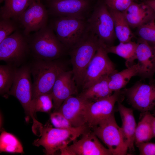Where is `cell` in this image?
Wrapping results in <instances>:
<instances>
[{
    "label": "cell",
    "mask_w": 155,
    "mask_h": 155,
    "mask_svg": "<svg viewBox=\"0 0 155 155\" xmlns=\"http://www.w3.org/2000/svg\"><path fill=\"white\" fill-rule=\"evenodd\" d=\"M27 36L30 52L36 59L56 60L61 57L67 49L50 26L46 25Z\"/></svg>",
    "instance_id": "obj_1"
},
{
    "label": "cell",
    "mask_w": 155,
    "mask_h": 155,
    "mask_svg": "<svg viewBox=\"0 0 155 155\" xmlns=\"http://www.w3.org/2000/svg\"><path fill=\"white\" fill-rule=\"evenodd\" d=\"M100 44L98 37L89 29L84 36L70 49L72 71L78 87L82 86L87 68Z\"/></svg>",
    "instance_id": "obj_2"
},
{
    "label": "cell",
    "mask_w": 155,
    "mask_h": 155,
    "mask_svg": "<svg viewBox=\"0 0 155 155\" xmlns=\"http://www.w3.org/2000/svg\"><path fill=\"white\" fill-rule=\"evenodd\" d=\"M88 128L86 125L67 129L53 128L47 125L43 127L40 137L34 140L33 144L37 147H43L46 154L54 155L57 151L88 131Z\"/></svg>",
    "instance_id": "obj_3"
},
{
    "label": "cell",
    "mask_w": 155,
    "mask_h": 155,
    "mask_svg": "<svg viewBox=\"0 0 155 155\" xmlns=\"http://www.w3.org/2000/svg\"><path fill=\"white\" fill-rule=\"evenodd\" d=\"M56 60L37 59L30 67L33 81L32 99L41 94L51 93L58 77L65 70L63 64Z\"/></svg>",
    "instance_id": "obj_4"
},
{
    "label": "cell",
    "mask_w": 155,
    "mask_h": 155,
    "mask_svg": "<svg viewBox=\"0 0 155 155\" xmlns=\"http://www.w3.org/2000/svg\"><path fill=\"white\" fill-rule=\"evenodd\" d=\"M87 21L89 30L96 35L105 46L112 45L116 37L114 21L102 0H97Z\"/></svg>",
    "instance_id": "obj_5"
},
{
    "label": "cell",
    "mask_w": 155,
    "mask_h": 155,
    "mask_svg": "<svg viewBox=\"0 0 155 155\" xmlns=\"http://www.w3.org/2000/svg\"><path fill=\"white\" fill-rule=\"evenodd\" d=\"M50 26L67 49L78 43L89 30L87 19L74 17H56Z\"/></svg>",
    "instance_id": "obj_6"
},
{
    "label": "cell",
    "mask_w": 155,
    "mask_h": 155,
    "mask_svg": "<svg viewBox=\"0 0 155 155\" xmlns=\"http://www.w3.org/2000/svg\"><path fill=\"white\" fill-rule=\"evenodd\" d=\"M30 67L22 66L16 69L15 78L8 93L16 97L23 107L26 115L33 120L32 128L36 129L42 125L35 118L32 109L33 96V83L32 82Z\"/></svg>",
    "instance_id": "obj_7"
},
{
    "label": "cell",
    "mask_w": 155,
    "mask_h": 155,
    "mask_svg": "<svg viewBox=\"0 0 155 155\" xmlns=\"http://www.w3.org/2000/svg\"><path fill=\"white\" fill-rule=\"evenodd\" d=\"M92 128L93 132L106 145L112 155L127 154L128 148L121 128L115 120L114 112Z\"/></svg>",
    "instance_id": "obj_8"
},
{
    "label": "cell",
    "mask_w": 155,
    "mask_h": 155,
    "mask_svg": "<svg viewBox=\"0 0 155 155\" xmlns=\"http://www.w3.org/2000/svg\"><path fill=\"white\" fill-rule=\"evenodd\" d=\"M30 52L28 38L18 29L0 42V60L14 66Z\"/></svg>",
    "instance_id": "obj_9"
},
{
    "label": "cell",
    "mask_w": 155,
    "mask_h": 155,
    "mask_svg": "<svg viewBox=\"0 0 155 155\" xmlns=\"http://www.w3.org/2000/svg\"><path fill=\"white\" fill-rule=\"evenodd\" d=\"M105 46L101 44L86 70L82 85L88 88L101 78L118 71L108 55Z\"/></svg>",
    "instance_id": "obj_10"
},
{
    "label": "cell",
    "mask_w": 155,
    "mask_h": 155,
    "mask_svg": "<svg viewBox=\"0 0 155 155\" xmlns=\"http://www.w3.org/2000/svg\"><path fill=\"white\" fill-rule=\"evenodd\" d=\"M95 0H49V14L55 17H70L86 19Z\"/></svg>",
    "instance_id": "obj_11"
},
{
    "label": "cell",
    "mask_w": 155,
    "mask_h": 155,
    "mask_svg": "<svg viewBox=\"0 0 155 155\" xmlns=\"http://www.w3.org/2000/svg\"><path fill=\"white\" fill-rule=\"evenodd\" d=\"M128 103L142 113L153 109L155 106V83L138 82L131 87L122 91Z\"/></svg>",
    "instance_id": "obj_12"
},
{
    "label": "cell",
    "mask_w": 155,
    "mask_h": 155,
    "mask_svg": "<svg viewBox=\"0 0 155 155\" xmlns=\"http://www.w3.org/2000/svg\"><path fill=\"white\" fill-rule=\"evenodd\" d=\"M124 95L121 90L114 92L111 96L89 104L86 113V124L93 128L114 112L115 103L122 102Z\"/></svg>",
    "instance_id": "obj_13"
},
{
    "label": "cell",
    "mask_w": 155,
    "mask_h": 155,
    "mask_svg": "<svg viewBox=\"0 0 155 155\" xmlns=\"http://www.w3.org/2000/svg\"><path fill=\"white\" fill-rule=\"evenodd\" d=\"M49 12L40 3L35 0L23 13L18 19L26 36L36 32L47 25Z\"/></svg>",
    "instance_id": "obj_14"
},
{
    "label": "cell",
    "mask_w": 155,
    "mask_h": 155,
    "mask_svg": "<svg viewBox=\"0 0 155 155\" xmlns=\"http://www.w3.org/2000/svg\"><path fill=\"white\" fill-rule=\"evenodd\" d=\"M90 102L79 96H71L63 102L57 111L66 118L73 127L86 125V114Z\"/></svg>",
    "instance_id": "obj_15"
},
{
    "label": "cell",
    "mask_w": 155,
    "mask_h": 155,
    "mask_svg": "<svg viewBox=\"0 0 155 155\" xmlns=\"http://www.w3.org/2000/svg\"><path fill=\"white\" fill-rule=\"evenodd\" d=\"M77 87L72 71L65 70L60 74L51 92L54 111L58 110L66 99L77 93Z\"/></svg>",
    "instance_id": "obj_16"
},
{
    "label": "cell",
    "mask_w": 155,
    "mask_h": 155,
    "mask_svg": "<svg viewBox=\"0 0 155 155\" xmlns=\"http://www.w3.org/2000/svg\"><path fill=\"white\" fill-rule=\"evenodd\" d=\"M82 137L68 146L72 155H111L108 148L100 142L93 132L88 131Z\"/></svg>",
    "instance_id": "obj_17"
},
{
    "label": "cell",
    "mask_w": 155,
    "mask_h": 155,
    "mask_svg": "<svg viewBox=\"0 0 155 155\" xmlns=\"http://www.w3.org/2000/svg\"><path fill=\"white\" fill-rule=\"evenodd\" d=\"M137 43V59L140 67L138 75L144 79H151L155 73V48L139 38Z\"/></svg>",
    "instance_id": "obj_18"
},
{
    "label": "cell",
    "mask_w": 155,
    "mask_h": 155,
    "mask_svg": "<svg viewBox=\"0 0 155 155\" xmlns=\"http://www.w3.org/2000/svg\"><path fill=\"white\" fill-rule=\"evenodd\" d=\"M131 28H137L151 20L155 18V13L144 1L133 2L122 12Z\"/></svg>",
    "instance_id": "obj_19"
},
{
    "label": "cell",
    "mask_w": 155,
    "mask_h": 155,
    "mask_svg": "<svg viewBox=\"0 0 155 155\" xmlns=\"http://www.w3.org/2000/svg\"><path fill=\"white\" fill-rule=\"evenodd\" d=\"M121 102H117V110L122 122L121 128L128 150L132 152L135 150L134 145L136 123L132 109L125 107L121 104Z\"/></svg>",
    "instance_id": "obj_20"
},
{
    "label": "cell",
    "mask_w": 155,
    "mask_h": 155,
    "mask_svg": "<svg viewBox=\"0 0 155 155\" xmlns=\"http://www.w3.org/2000/svg\"><path fill=\"white\" fill-rule=\"evenodd\" d=\"M109 76L102 78L88 88L83 90L78 96L92 102L111 96L113 92L108 86Z\"/></svg>",
    "instance_id": "obj_21"
},
{
    "label": "cell",
    "mask_w": 155,
    "mask_h": 155,
    "mask_svg": "<svg viewBox=\"0 0 155 155\" xmlns=\"http://www.w3.org/2000/svg\"><path fill=\"white\" fill-rule=\"evenodd\" d=\"M140 67L137 63L118 72L114 73L109 76L108 86L113 92L120 90L129 82L133 77L138 75Z\"/></svg>",
    "instance_id": "obj_22"
},
{
    "label": "cell",
    "mask_w": 155,
    "mask_h": 155,
    "mask_svg": "<svg viewBox=\"0 0 155 155\" xmlns=\"http://www.w3.org/2000/svg\"><path fill=\"white\" fill-rule=\"evenodd\" d=\"M35 0H3L1 7L0 17L18 21L20 16Z\"/></svg>",
    "instance_id": "obj_23"
},
{
    "label": "cell",
    "mask_w": 155,
    "mask_h": 155,
    "mask_svg": "<svg viewBox=\"0 0 155 155\" xmlns=\"http://www.w3.org/2000/svg\"><path fill=\"white\" fill-rule=\"evenodd\" d=\"M109 10L113 19L115 35L119 42H127L132 41L134 35L122 12Z\"/></svg>",
    "instance_id": "obj_24"
},
{
    "label": "cell",
    "mask_w": 155,
    "mask_h": 155,
    "mask_svg": "<svg viewBox=\"0 0 155 155\" xmlns=\"http://www.w3.org/2000/svg\"><path fill=\"white\" fill-rule=\"evenodd\" d=\"M137 42L131 41L120 42L117 45L106 46L105 48L108 53L115 54L124 59L126 66L128 67L134 64V61L137 59Z\"/></svg>",
    "instance_id": "obj_25"
},
{
    "label": "cell",
    "mask_w": 155,
    "mask_h": 155,
    "mask_svg": "<svg viewBox=\"0 0 155 155\" xmlns=\"http://www.w3.org/2000/svg\"><path fill=\"white\" fill-rule=\"evenodd\" d=\"M142 115L135 131L134 144L136 146L142 142H148L154 137L151 123L152 115L147 111L143 113Z\"/></svg>",
    "instance_id": "obj_26"
},
{
    "label": "cell",
    "mask_w": 155,
    "mask_h": 155,
    "mask_svg": "<svg viewBox=\"0 0 155 155\" xmlns=\"http://www.w3.org/2000/svg\"><path fill=\"white\" fill-rule=\"evenodd\" d=\"M0 151L13 153H24L22 145L14 135L3 131L0 135Z\"/></svg>",
    "instance_id": "obj_27"
},
{
    "label": "cell",
    "mask_w": 155,
    "mask_h": 155,
    "mask_svg": "<svg viewBox=\"0 0 155 155\" xmlns=\"http://www.w3.org/2000/svg\"><path fill=\"white\" fill-rule=\"evenodd\" d=\"M16 69L8 64L0 66V93L8 94L14 82Z\"/></svg>",
    "instance_id": "obj_28"
},
{
    "label": "cell",
    "mask_w": 155,
    "mask_h": 155,
    "mask_svg": "<svg viewBox=\"0 0 155 155\" xmlns=\"http://www.w3.org/2000/svg\"><path fill=\"white\" fill-rule=\"evenodd\" d=\"M136 33L138 38L147 43L155 48V18L137 28Z\"/></svg>",
    "instance_id": "obj_29"
},
{
    "label": "cell",
    "mask_w": 155,
    "mask_h": 155,
    "mask_svg": "<svg viewBox=\"0 0 155 155\" xmlns=\"http://www.w3.org/2000/svg\"><path fill=\"white\" fill-rule=\"evenodd\" d=\"M32 109L33 114L38 112L47 113L53 107L51 93L41 94L32 99Z\"/></svg>",
    "instance_id": "obj_30"
},
{
    "label": "cell",
    "mask_w": 155,
    "mask_h": 155,
    "mask_svg": "<svg viewBox=\"0 0 155 155\" xmlns=\"http://www.w3.org/2000/svg\"><path fill=\"white\" fill-rule=\"evenodd\" d=\"M16 21L11 19L1 18L0 42L18 30Z\"/></svg>",
    "instance_id": "obj_31"
},
{
    "label": "cell",
    "mask_w": 155,
    "mask_h": 155,
    "mask_svg": "<svg viewBox=\"0 0 155 155\" xmlns=\"http://www.w3.org/2000/svg\"><path fill=\"white\" fill-rule=\"evenodd\" d=\"M109 9L123 12L136 0H102Z\"/></svg>",
    "instance_id": "obj_32"
},
{
    "label": "cell",
    "mask_w": 155,
    "mask_h": 155,
    "mask_svg": "<svg viewBox=\"0 0 155 155\" xmlns=\"http://www.w3.org/2000/svg\"><path fill=\"white\" fill-rule=\"evenodd\" d=\"M50 119L52 124L55 128L67 129L73 127L66 118L58 111H55L51 114Z\"/></svg>",
    "instance_id": "obj_33"
},
{
    "label": "cell",
    "mask_w": 155,
    "mask_h": 155,
    "mask_svg": "<svg viewBox=\"0 0 155 155\" xmlns=\"http://www.w3.org/2000/svg\"><path fill=\"white\" fill-rule=\"evenodd\" d=\"M140 155H155V143L142 142L136 146Z\"/></svg>",
    "instance_id": "obj_34"
},
{
    "label": "cell",
    "mask_w": 155,
    "mask_h": 155,
    "mask_svg": "<svg viewBox=\"0 0 155 155\" xmlns=\"http://www.w3.org/2000/svg\"><path fill=\"white\" fill-rule=\"evenodd\" d=\"M143 1L150 7L155 13V0H144Z\"/></svg>",
    "instance_id": "obj_35"
},
{
    "label": "cell",
    "mask_w": 155,
    "mask_h": 155,
    "mask_svg": "<svg viewBox=\"0 0 155 155\" xmlns=\"http://www.w3.org/2000/svg\"><path fill=\"white\" fill-rule=\"evenodd\" d=\"M151 123L154 137H155V117L152 115L151 116Z\"/></svg>",
    "instance_id": "obj_36"
},
{
    "label": "cell",
    "mask_w": 155,
    "mask_h": 155,
    "mask_svg": "<svg viewBox=\"0 0 155 155\" xmlns=\"http://www.w3.org/2000/svg\"><path fill=\"white\" fill-rule=\"evenodd\" d=\"M153 116L155 117V110H154L153 114L152 115Z\"/></svg>",
    "instance_id": "obj_37"
},
{
    "label": "cell",
    "mask_w": 155,
    "mask_h": 155,
    "mask_svg": "<svg viewBox=\"0 0 155 155\" xmlns=\"http://www.w3.org/2000/svg\"></svg>",
    "instance_id": "obj_38"
},
{
    "label": "cell",
    "mask_w": 155,
    "mask_h": 155,
    "mask_svg": "<svg viewBox=\"0 0 155 155\" xmlns=\"http://www.w3.org/2000/svg\"></svg>",
    "instance_id": "obj_39"
}]
</instances>
